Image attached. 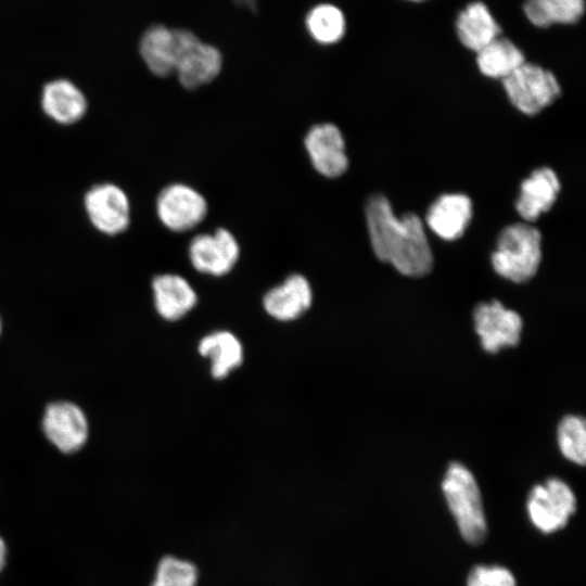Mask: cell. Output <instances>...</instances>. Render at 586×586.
I'll return each mask as SVG.
<instances>
[{
  "label": "cell",
  "instance_id": "6da1fadb",
  "mask_svg": "<svg viewBox=\"0 0 586 586\" xmlns=\"http://www.w3.org/2000/svg\"><path fill=\"white\" fill-rule=\"evenodd\" d=\"M365 214L371 246L380 260L408 277H422L431 271L433 255L418 215L395 216L390 201L382 194L369 198Z\"/></svg>",
  "mask_w": 586,
  "mask_h": 586
},
{
  "label": "cell",
  "instance_id": "7a4b0ae2",
  "mask_svg": "<svg viewBox=\"0 0 586 586\" xmlns=\"http://www.w3.org/2000/svg\"><path fill=\"white\" fill-rule=\"evenodd\" d=\"M442 492L462 539L476 546L487 536V521L477 482L460 462H451L442 481Z\"/></svg>",
  "mask_w": 586,
  "mask_h": 586
},
{
  "label": "cell",
  "instance_id": "3957f363",
  "mask_svg": "<svg viewBox=\"0 0 586 586\" xmlns=\"http://www.w3.org/2000/svg\"><path fill=\"white\" fill-rule=\"evenodd\" d=\"M542 260V235L535 227L518 222L505 227L492 254L494 270L517 283L533 278Z\"/></svg>",
  "mask_w": 586,
  "mask_h": 586
},
{
  "label": "cell",
  "instance_id": "277c9868",
  "mask_svg": "<svg viewBox=\"0 0 586 586\" xmlns=\"http://www.w3.org/2000/svg\"><path fill=\"white\" fill-rule=\"evenodd\" d=\"M575 511V494L561 479L550 477L536 484L527 495L528 520L543 534H552L565 527Z\"/></svg>",
  "mask_w": 586,
  "mask_h": 586
},
{
  "label": "cell",
  "instance_id": "5b68a950",
  "mask_svg": "<svg viewBox=\"0 0 586 586\" xmlns=\"http://www.w3.org/2000/svg\"><path fill=\"white\" fill-rule=\"evenodd\" d=\"M174 29L177 54L174 74L180 85L192 90L213 81L222 67L221 52L189 29Z\"/></svg>",
  "mask_w": 586,
  "mask_h": 586
},
{
  "label": "cell",
  "instance_id": "8992f818",
  "mask_svg": "<svg viewBox=\"0 0 586 586\" xmlns=\"http://www.w3.org/2000/svg\"><path fill=\"white\" fill-rule=\"evenodd\" d=\"M502 85L512 104L527 115L537 114L561 93L550 71L526 61L505 78Z\"/></svg>",
  "mask_w": 586,
  "mask_h": 586
},
{
  "label": "cell",
  "instance_id": "52a82bcc",
  "mask_svg": "<svg viewBox=\"0 0 586 586\" xmlns=\"http://www.w3.org/2000/svg\"><path fill=\"white\" fill-rule=\"evenodd\" d=\"M82 205L91 226L100 233H124L131 220L130 201L123 188L113 182L92 184L84 194Z\"/></svg>",
  "mask_w": 586,
  "mask_h": 586
},
{
  "label": "cell",
  "instance_id": "ba28073f",
  "mask_svg": "<svg viewBox=\"0 0 586 586\" xmlns=\"http://www.w3.org/2000/svg\"><path fill=\"white\" fill-rule=\"evenodd\" d=\"M155 209L160 221L167 229L184 232L203 221L208 205L205 198L194 188L175 182L160 191Z\"/></svg>",
  "mask_w": 586,
  "mask_h": 586
},
{
  "label": "cell",
  "instance_id": "9c48e42d",
  "mask_svg": "<svg viewBox=\"0 0 586 586\" xmlns=\"http://www.w3.org/2000/svg\"><path fill=\"white\" fill-rule=\"evenodd\" d=\"M41 428L47 440L66 455L80 450L89 437L86 413L78 405L68 400L48 404Z\"/></svg>",
  "mask_w": 586,
  "mask_h": 586
},
{
  "label": "cell",
  "instance_id": "30bf717a",
  "mask_svg": "<svg viewBox=\"0 0 586 586\" xmlns=\"http://www.w3.org/2000/svg\"><path fill=\"white\" fill-rule=\"evenodd\" d=\"M188 254L195 270L220 277L235 266L240 246L229 230L218 228L214 233H200L193 237L189 243Z\"/></svg>",
  "mask_w": 586,
  "mask_h": 586
},
{
  "label": "cell",
  "instance_id": "8fae6325",
  "mask_svg": "<svg viewBox=\"0 0 586 586\" xmlns=\"http://www.w3.org/2000/svg\"><path fill=\"white\" fill-rule=\"evenodd\" d=\"M474 327L483 348L496 353L506 346L519 343L522 319L520 315L506 308L500 302L479 304L473 313Z\"/></svg>",
  "mask_w": 586,
  "mask_h": 586
},
{
  "label": "cell",
  "instance_id": "7c38bea8",
  "mask_svg": "<svg viewBox=\"0 0 586 586\" xmlns=\"http://www.w3.org/2000/svg\"><path fill=\"white\" fill-rule=\"evenodd\" d=\"M304 145L313 167L320 175L336 178L346 171L348 158L345 141L334 124L314 125L305 136Z\"/></svg>",
  "mask_w": 586,
  "mask_h": 586
},
{
  "label": "cell",
  "instance_id": "4fadbf2b",
  "mask_svg": "<svg viewBox=\"0 0 586 586\" xmlns=\"http://www.w3.org/2000/svg\"><path fill=\"white\" fill-rule=\"evenodd\" d=\"M40 106L52 122L69 126L80 122L88 112V99L72 80L58 78L44 84L40 94Z\"/></svg>",
  "mask_w": 586,
  "mask_h": 586
},
{
  "label": "cell",
  "instance_id": "5bb4252c",
  "mask_svg": "<svg viewBox=\"0 0 586 586\" xmlns=\"http://www.w3.org/2000/svg\"><path fill=\"white\" fill-rule=\"evenodd\" d=\"M313 303L309 281L300 273L290 275L263 298L266 313L279 321H291L307 311Z\"/></svg>",
  "mask_w": 586,
  "mask_h": 586
},
{
  "label": "cell",
  "instance_id": "9a60e30c",
  "mask_svg": "<svg viewBox=\"0 0 586 586\" xmlns=\"http://www.w3.org/2000/svg\"><path fill=\"white\" fill-rule=\"evenodd\" d=\"M472 217V202L466 194L451 193L437 198L429 207L426 224L443 240L459 239Z\"/></svg>",
  "mask_w": 586,
  "mask_h": 586
},
{
  "label": "cell",
  "instance_id": "2e32d148",
  "mask_svg": "<svg viewBox=\"0 0 586 586\" xmlns=\"http://www.w3.org/2000/svg\"><path fill=\"white\" fill-rule=\"evenodd\" d=\"M154 306L158 315L168 321L186 316L198 302L189 281L177 273H161L153 278Z\"/></svg>",
  "mask_w": 586,
  "mask_h": 586
},
{
  "label": "cell",
  "instance_id": "e0dca14e",
  "mask_svg": "<svg viewBox=\"0 0 586 586\" xmlns=\"http://www.w3.org/2000/svg\"><path fill=\"white\" fill-rule=\"evenodd\" d=\"M560 191V182L551 168L534 170L521 183V192L515 202L519 215L526 221H534L549 211Z\"/></svg>",
  "mask_w": 586,
  "mask_h": 586
},
{
  "label": "cell",
  "instance_id": "ac0fdd59",
  "mask_svg": "<svg viewBox=\"0 0 586 586\" xmlns=\"http://www.w3.org/2000/svg\"><path fill=\"white\" fill-rule=\"evenodd\" d=\"M456 33L462 46L477 52L500 36V26L484 2L473 1L459 12Z\"/></svg>",
  "mask_w": 586,
  "mask_h": 586
},
{
  "label": "cell",
  "instance_id": "d6986e66",
  "mask_svg": "<svg viewBox=\"0 0 586 586\" xmlns=\"http://www.w3.org/2000/svg\"><path fill=\"white\" fill-rule=\"evenodd\" d=\"M139 51L152 74L167 77L175 73L177 56L175 29L161 24L150 26L140 39Z\"/></svg>",
  "mask_w": 586,
  "mask_h": 586
},
{
  "label": "cell",
  "instance_id": "ffe728a7",
  "mask_svg": "<svg viewBox=\"0 0 586 586\" xmlns=\"http://www.w3.org/2000/svg\"><path fill=\"white\" fill-rule=\"evenodd\" d=\"M199 353L211 360V372L215 379L226 378L243 361V346L229 331H215L199 343Z\"/></svg>",
  "mask_w": 586,
  "mask_h": 586
},
{
  "label": "cell",
  "instance_id": "44dd1931",
  "mask_svg": "<svg viewBox=\"0 0 586 586\" xmlns=\"http://www.w3.org/2000/svg\"><path fill=\"white\" fill-rule=\"evenodd\" d=\"M525 62L521 49L505 37H497L476 52L480 72L491 78L504 80Z\"/></svg>",
  "mask_w": 586,
  "mask_h": 586
},
{
  "label": "cell",
  "instance_id": "7402d4cb",
  "mask_svg": "<svg viewBox=\"0 0 586 586\" xmlns=\"http://www.w3.org/2000/svg\"><path fill=\"white\" fill-rule=\"evenodd\" d=\"M523 12L527 21L538 28L571 25L584 15L585 0H525Z\"/></svg>",
  "mask_w": 586,
  "mask_h": 586
},
{
  "label": "cell",
  "instance_id": "603a6c76",
  "mask_svg": "<svg viewBox=\"0 0 586 586\" xmlns=\"http://www.w3.org/2000/svg\"><path fill=\"white\" fill-rule=\"evenodd\" d=\"M305 26L309 37L321 46L341 41L346 33V17L335 4L319 3L306 14Z\"/></svg>",
  "mask_w": 586,
  "mask_h": 586
},
{
  "label": "cell",
  "instance_id": "cb8c5ba5",
  "mask_svg": "<svg viewBox=\"0 0 586 586\" xmlns=\"http://www.w3.org/2000/svg\"><path fill=\"white\" fill-rule=\"evenodd\" d=\"M198 579L193 562L166 555L156 563L150 586H198Z\"/></svg>",
  "mask_w": 586,
  "mask_h": 586
},
{
  "label": "cell",
  "instance_id": "d4e9b609",
  "mask_svg": "<svg viewBox=\"0 0 586 586\" xmlns=\"http://www.w3.org/2000/svg\"><path fill=\"white\" fill-rule=\"evenodd\" d=\"M558 445L561 454L568 460L584 466L586 460V428L583 418L571 415L560 421Z\"/></svg>",
  "mask_w": 586,
  "mask_h": 586
},
{
  "label": "cell",
  "instance_id": "484cf974",
  "mask_svg": "<svg viewBox=\"0 0 586 586\" xmlns=\"http://www.w3.org/2000/svg\"><path fill=\"white\" fill-rule=\"evenodd\" d=\"M467 586H517L513 573L499 564H477L466 581Z\"/></svg>",
  "mask_w": 586,
  "mask_h": 586
},
{
  "label": "cell",
  "instance_id": "4316f807",
  "mask_svg": "<svg viewBox=\"0 0 586 586\" xmlns=\"http://www.w3.org/2000/svg\"><path fill=\"white\" fill-rule=\"evenodd\" d=\"M10 559V548L5 537L0 533V576L8 568Z\"/></svg>",
  "mask_w": 586,
  "mask_h": 586
},
{
  "label": "cell",
  "instance_id": "83f0119b",
  "mask_svg": "<svg viewBox=\"0 0 586 586\" xmlns=\"http://www.w3.org/2000/svg\"><path fill=\"white\" fill-rule=\"evenodd\" d=\"M234 2L251 10H255L256 8V0H234Z\"/></svg>",
  "mask_w": 586,
  "mask_h": 586
},
{
  "label": "cell",
  "instance_id": "f1b7e54d",
  "mask_svg": "<svg viewBox=\"0 0 586 586\" xmlns=\"http://www.w3.org/2000/svg\"><path fill=\"white\" fill-rule=\"evenodd\" d=\"M406 1H409V2H422V1H425V0H406Z\"/></svg>",
  "mask_w": 586,
  "mask_h": 586
},
{
  "label": "cell",
  "instance_id": "f546056e",
  "mask_svg": "<svg viewBox=\"0 0 586 586\" xmlns=\"http://www.w3.org/2000/svg\"><path fill=\"white\" fill-rule=\"evenodd\" d=\"M1 331H2V322H1V318H0V334H1Z\"/></svg>",
  "mask_w": 586,
  "mask_h": 586
}]
</instances>
